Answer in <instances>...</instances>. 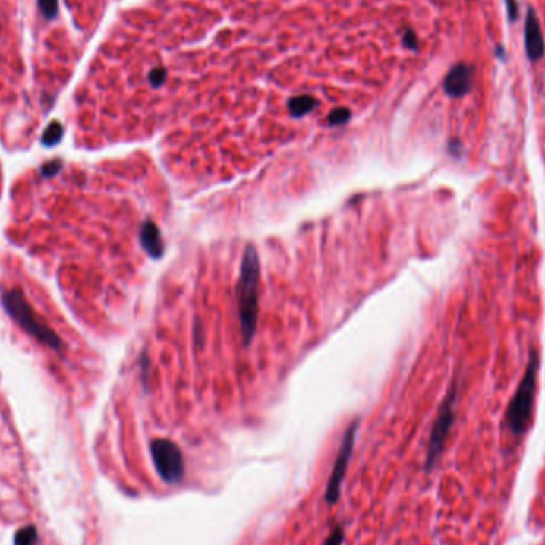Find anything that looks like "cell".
<instances>
[{
	"mask_svg": "<svg viewBox=\"0 0 545 545\" xmlns=\"http://www.w3.org/2000/svg\"><path fill=\"white\" fill-rule=\"evenodd\" d=\"M539 367H541L539 351L531 350L525 375H523L520 384H518L517 391L513 394L506 412V424L512 435H515V437H523L529 430V428H531Z\"/></svg>",
	"mask_w": 545,
	"mask_h": 545,
	"instance_id": "cell-1",
	"label": "cell"
},
{
	"mask_svg": "<svg viewBox=\"0 0 545 545\" xmlns=\"http://www.w3.org/2000/svg\"><path fill=\"white\" fill-rule=\"evenodd\" d=\"M258 268L257 252L252 247L246 249L241 263V276L238 283V311H240L241 334L244 343H249L254 336L257 325V308H258Z\"/></svg>",
	"mask_w": 545,
	"mask_h": 545,
	"instance_id": "cell-2",
	"label": "cell"
},
{
	"mask_svg": "<svg viewBox=\"0 0 545 545\" xmlns=\"http://www.w3.org/2000/svg\"><path fill=\"white\" fill-rule=\"evenodd\" d=\"M2 303L10 318L17 321V323L23 327L30 336L39 340L40 343L50 346L51 350L55 351L61 350L62 341L59 340V336L56 335V332L53 329H50L48 325L41 324L40 321L35 318L34 309L30 308V305L28 303V300H26L21 290L17 289L7 290V292L2 295Z\"/></svg>",
	"mask_w": 545,
	"mask_h": 545,
	"instance_id": "cell-3",
	"label": "cell"
},
{
	"mask_svg": "<svg viewBox=\"0 0 545 545\" xmlns=\"http://www.w3.org/2000/svg\"><path fill=\"white\" fill-rule=\"evenodd\" d=\"M456 394H458V388H456V384H453V386L450 388L448 394H446L445 399H443V403L439 410L437 418H435L432 432H430V439H429L428 458H426V470L428 472L432 469L435 464H437L439 458L442 456L443 450H445L446 439H448L450 430L455 424Z\"/></svg>",
	"mask_w": 545,
	"mask_h": 545,
	"instance_id": "cell-4",
	"label": "cell"
},
{
	"mask_svg": "<svg viewBox=\"0 0 545 545\" xmlns=\"http://www.w3.org/2000/svg\"><path fill=\"white\" fill-rule=\"evenodd\" d=\"M150 453L160 477L168 484H179L184 477V458L179 446L166 439H157L150 443Z\"/></svg>",
	"mask_w": 545,
	"mask_h": 545,
	"instance_id": "cell-5",
	"label": "cell"
},
{
	"mask_svg": "<svg viewBox=\"0 0 545 545\" xmlns=\"http://www.w3.org/2000/svg\"><path fill=\"white\" fill-rule=\"evenodd\" d=\"M356 432H357V421L352 423L350 428H347L343 443L340 446L338 456H336L334 469H332L329 484H327V490H325V501L329 502V504H334V502L338 501L340 497L341 485H343V479L346 474V467L347 463H350L352 448H354Z\"/></svg>",
	"mask_w": 545,
	"mask_h": 545,
	"instance_id": "cell-6",
	"label": "cell"
},
{
	"mask_svg": "<svg viewBox=\"0 0 545 545\" xmlns=\"http://www.w3.org/2000/svg\"><path fill=\"white\" fill-rule=\"evenodd\" d=\"M475 67L469 64V62H458L451 67L448 74H446L443 80V90L450 97L459 99L469 95L472 90V83H474Z\"/></svg>",
	"mask_w": 545,
	"mask_h": 545,
	"instance_id": "cell-7",
	"label": "cell"
},
{
	"mask_svg": "<svg viewBox=\"0 0 545 545\" xmlns=\"http://www.w3.org/2000/svg\"><path fill=\"white\" fill-rule=\"evenodd\" d=\"M525 51L526 58L531 62H537L545 55V40L541 21H539L536 10L533 7L528 8L525 19Z\"/></svg>",
	"mask_w": 545,
	"mask_h": 545,
	"instance_id": "cell-8",
	"label": "cell"
},
{
	"mask_svg": "<svg viewBox=\"0 0 545 545\" xmlns=\"http://www.w3.org/2000/svg\"><path fill=\"white\" fill-rule=\"evenodd\" d=\"M141 241L142 246L147 249V252L152 257H160L163 252V241L162 236H160L158 228L153 225V223H145L141 233Z\"/></svg>",
	"mask_w": 545,
	"mask_h": 545,
	"instance_id": "cell-9",
	"label": "cell"
},
{
	"mask_svg": "<svg viewBox=\"0 0 545 545\" xmlns=\"http://www.w3.org/2000/svg\"><path fill=\"white\" fill-rule=\"evenodd\" d=\"M62 134H64V129H62V124L59 122L50 123L44 134H41V144H44L45 147H55V145L61 142Z\"/></svg>",
	"mask_w": 545,
	"mask_h": 545,
	"instance_id": "cell-10",
	"label": "cell"
},
{
	"mask_svg": "<svg viewBox=\"0 0 545 545\" xmlns=\"http://www.w3.org/2000/svg\"><path fill=\"white\" fill-rule=\"evenodd\" d=\"M35 541H37V529L32 525L18 529L13 539L15 545H34Z\"/></svg>",
	"mask_w": 545,
	"mask_h": 545,
	"instance_id": "cell-11",
	"label": "cell"
},
{
	"mask_svg": "<svg viewBox=\"0 0 545 545\" xmlns=\"http://www.w3.org/2000/svg\"><path fill=\"white\" fill-rule=\"evenodd\" d=\"M37 2H39L40 13L44 15L46 19L56 18V15H58V7H59L58 0H37Z\"/></svg>",
	"mask_w": 545,
	"mask_h": 545,
	"instance_id": "cell-12",
	"label": "cell"
},
{
	"mask_svg": "<svg viewBox=\"0 0 545 545\" xmlns=\"http://www.w3.org/2000/svg\"><path fill=\"white\" fill-rule=\"evenodd\" d=\"M61 169H62V162L59 158H55V160H50V162H46L44 166H41L40 174L44 175V178H55V175L58 174Z\"/></svg>",
	"mask_w": 545,
	"mask_h": 545,
	"instance_id": "cell-13",
	"label": "cell"
},
{
	"mask_svg": "<svg viewBox=\"0 0 545 545\" xmlns=\"http://www.w3.org/2000/svg\"><path fill=\"white\" fill-rule=\"evenodd\" d=\"M507 8V18L512 24H515L520 19V3L518 0H504Z\"/></svg>",
	"mask_w": 545,
	"mask_h": 545,
	"instance_id": "cell-14",
	"label": "cell"
},
{
	"mask_svg": "<svg viewBox=\"0 0 545 545\" xmlns=\"http://www.w3.org/2000/svg\"><path fill=\"white\" fill-rule=\"evenodd\" d=\"M343 537H345L343 528L336 526L334 531H332L330 536L327 537V541H325L324 545H341V542H343Z\"/></svg>",
	"mask_w": 545,
	"mask_h": 545,
	"instance_id": "cell-15",
	"label": "cell"
},
{
	"mask_svg": "<svg viewBox=\"0 0 545 545\" xmlns=\"http://www.w3.org/2000/svg\"><path fill=\"white\" fill-rule=\"evenodd\" d=\"M495 55H496V58L499 59V61H506V59H507V55H506L504 45L497 44V45L495 46Z\"/></svg>",
	"mask_w": 545,
	"mask_h": 545,
	"instance_id": "cell-16",
	"label": "cell"
}]
</instances>
